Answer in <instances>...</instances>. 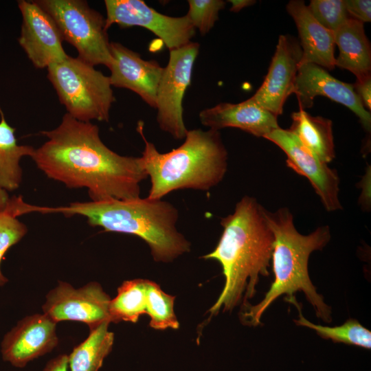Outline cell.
<instances>
[{
  "mask_svg": "<svg viewBox=\"0 0 371 371\" xmlns=\"http://www.w3.org/2000/svg\"><path fill=\"white\" fill-rule=\"evenodd\" d=\"M32 159L47 177L70 188H86L93 201L139 197L148 176L140 157L122 156L101 140L99 128L65 113Z\"/></svg>",
  "mask_w": 371,
  "mask_h": 371,
  "instance_id": "obj_1",
  "label": "cell"
},
{
  "mask_svg": "<svg viewBox=\"0 0 371 371\" xmlns=\"http://www.w3.org/2000/svg\"><path fill=\"white\" fill-rule=\"evenodd\" d=\"M223 232L215 249L203 256L218 261L225 284L209 311L216 314L232 311L256 293L260 276H267L271 266L274 237L265 215V208L250 196H244L233 213L221 218Z\"/></svg>",
  "mask_w": 371,
  "mask_h": 371,
  "instance_id": "obj_2",
  "label": "cell"
},
{
  "mask_svg": "<svg viewBox=\"0 0 371 371\" xmlns=\"http://www.w3.org/2000/svg\"><path fill=\"white\" fill-rule=\"evenodd\" d=\"M265 215L274 237L271 258L274 280L260 302L242 308V322L250 326L260 324L261 316L278 297L286 295L284 300L287 302L298 291L304 293L318 318L331 322V308L317 293L308 271L311 254L322 250L330 241V227L321 226L304 235L295 227L293 214L288 207H280L275 212L265 209Z\"/></svg>",
  "mask_w": 371,
  "mask_h": 371,
  "instance_id": "obj_3",
  "label": "cell"
},
{
  "mask_svg": "<svg viewBox=\"0 0 371 371\" xmlns=\"http://www.w3.org/2000/svg\"><path fill=\"white\" fill-rule=\"evenodd\" d=\"M46 213L81 215L90 225L106 232L137 236L148 244L156 262H172L190 250V242L177 227L178 210L162 199L74 202L65 207H47Z\"/></svg>",
  "mask_w": 371,
  "mask_h": 371,
  "instance_id": "obj_4",
  "label": "cell"
},
{
  "mask_svg": "<svg viewBox=\"0 0 371 371\" xmlns=\"http://www.w3.org/2000/svg\"><path fill=\"white\" fill-rule=\"evenodd\" d=\"M143 126L139 122L137 130L145 144L140 157L150 181L148 198L161 199L183 189L208 191L223 179L228 154L219 131L188 130L179 147L161 153L146 139Z\"/></svg>",
  "mask_w": 371,
  "mask_h": 371,
  "instance_id": "obj_5",
  "label": "cell"
},
{
  "mask_svg": "<svg viewBox=\"0 0 371 371\" xmlns=\"http://www.w3.org/2000/svg\"><path fill=\"white\" fill-rule=\"evenodd\" d=\"M79 57L47 67V78L67 113L82 122H108L115 96L109 77Z\"/></svg>",
  "mask_w": 371,
  "mask_h": 371,
  "instance_id": "obj_6",
  "label": "cell"
},
{
  "mask_svg": "<svg viewBox=\"0 0 371 371\" xmlns=\"http://www.w3.org/2000/svg\"><path fill=\"white\" fill-rule=\"evenodd\" d=\"M54 20L63 40L73 45L78 56L89 64L113 63L105 19L82 0L34 1Z\"/></svg>",
  "mask_w": 371,
  "mask_h": 371,
  "instance_id": "obj_7",
  "label": "cell"
},
{
  "mask_svg": "<svg viewBox=\"0 0 371 371\" xmlns=\"http://www.w3.org/2000/svg\"><path fill=\"white\" fill-rule=\"evenodd\" d=\"M199 45L190 42L170 50L156 93L157 122L161 130L175 139L185 138L188 129L183 117V98L190 86Z\"/></svg>",
  "mask_w": 371,
  "mask_h": 371,
  "instance_id": "obj_8",
  "label": "cell"
},
{
  "mask_svg": "<svg viewBox=\"0 0 371 371\" xmlns=\"http://www.w3.org/2000/svg\"><path fill=\"white\" fill-rule=\"evenodd\" d=\"M105 27L139 26L158 36L169 50L191 42L195 29L186 15L170 16L157 12L142 0H105Z\"/></svg>",
  "mask_w": 371,
  "mask_h": 371,
  "instance_id": "obj_9",
  "label": "cell"
},
{
  "mask_svg": "<svg viewBox=\"0 0 371 371\" xmlns=\"http://www.w3.org/2000/svg\"><path fill=\"white\" fill-rule=\"evenodd\" d=\"M286 154V166L306 177L324 208L334 212L342 208L339 199V178L335 169L321 161L289 129L279 127L264 137Z\"/></svg>",
  "mask_w": 371,
  "mask_h": 371,
  "instance_id": "obj_10",
  "label": "cell"
},
{
  "mask_svg": "<svg viewBox=\"0 0 371 371\" xmlns=\"http://www.w3.org/2000/svg\"><path fill=\"white\" fill-rule=\"evenodd\" d=\"M111 299L97 282H90L75 289L71 284L60 282L46 296L43 313L54 322L78 321L90 327L103 322H111Z\"/></svg>",
  "mask_w": 371,
  "mask_h": 371,
  "instance_id": "obj_11",
  "label": "cell"
},
{
  "mask_svg": "<svg viewBox=\"0 0 371 371\" xmlns=\"http://www.w3.org/2000/svg\"><path fill=\"white\" fill-rule=\"evenodd\" d=\"M18 6L23 19L19 43L34 66L47 68L65 59L68 54L52 17L34 1L20 0Z\"/></svg>",
  "mask_w": 371,
  "mask_h": 371,
  "instance_id": "obj_12",
  "label": "cell"
},
{
  "mask_svg": "<svg viewBox=\"0 0 371 371\" xmlns=\"http://www.w3.org/2000/svg\"><path fill=\"white\" fill-rule=\"evenodd\" d=\"M302 58L300 43L289 35H280L265 80L251 98L276 116L282 113L288 97L293 93Z\"/></svg>",
  "mask_w": 371,
  "mask_h": 371,
  "instance_id": "obj_13",
  "label": "cell"
},
{
  "mask_svg": "<svg viewBox=\"0 0 371 371\" xmlns=\"http://www.w3.org/2000/svg\"><path fill=\"white\" fill-rule=\"evenodd\" d=\"M293 93L300 109L304 110L313 106L317 96L327 97L340 103L355 113L363 128L370 131V113L363 106L353 85L339 80L317 65L304 63L300 65Z\"/></svg>",
  "mask_w": 371,
  "mask_h": 371,
  "instance_id": "obj_14",
  "label": "cell"
},
{
  "mask_svg": "<svg viewBox=\"0 0 371 371\" xmlns=\"http://www.w3.org/2000/svg\"><path fill=\"white\" fill-rule=\"evenodd\" d=\"M56 323L45 314H34L21 319L4 337L1 344L3 359L12 365L24 367L56 346Z\"/></svg>",
  "mask_w": 371,
  "mask_h": 371,
  "instance_id": "obj_15",
  "label": "cell"
},
{
  "mask_svg": "<svg viewBox=\"0 0 371 371\" xmlns=\"http://www.w3.org/2000/svg\"><path fill=\"white\" fill-rule=\"evenodd\" d=\"M113 63L109 68L112 87L124 88L137 93L155 109L157 87L164 67L155 60H146L120 43L111 42Z\"/></svg>",
  "mask_w": 371,
  "mask_h": 371,
  "instance_id": "obj_16",
  "label": "cell"
},
{
  "mask_svg": "<svg viewBox=\"0 0 371 371\" xmlns=\"http://www.w3.org/2000/svg\"><path fill=\"white\" fill-rule=\"evenodd\" d=\"M277 117L251 98L236 104L221 102L199 113L201 123L209 128L233 127L262 137L280 127Z\"/></svg>",
  "mask_w": 371,
  "mask_h": 371,
  "instance_id": "obj_17",
  "label": "cell"
},
{
  "mask_svg": "<svg viewBox=\"0 0 371 371\" xmlns=\"http://www.w3.org/2000/svg\"><path fill=\"white\" fill-rule=\"evenodd\" d=\"M286 10L297 28L302 50L300 65L313 63L324 69H333L336 59L333 32L314 18L304 1H290Z\"/></svg>",
  "mask_w": 371,
  "mask_h": 371,
  "instance_id": "obj_18",
  "label": "cell"
},
{
  "mask_svg": "<svg viewBox=\"0 0 371 371\" xmlns=\"http://www.w3.org/2000/svg\"><path fill=\"white\" fill-rule=\"evenodd\" d=\"M333 36L339 50L335 67L350 71L357 80L370 76L371 48L363 23L350 18L333 32Z\"/></svg>",
  "mask_w": 371,
  "mask_h": 371,
  "instance_id": "obj_19",
  "label": "cell"
},
{
  "mask_svg": "<svg viewBox=\"0 0 371 371\" xmlns=\"http://www.w3.org/2000/svg\"><path fill=\"white\" fill-rule=\"evenodd\" d=\"M290 131L301 143L321 161L328 164L335 157V144L330 120L312 116L304 109L291 115Z\"/></svg>",
  "mask_w": 371,
  "mask_h": 371,
  "instance_id": "obj_20",
  "label": "cell"
},
{
  "mask_svg": "<svg viewBox=\"0 0 371 371\" xmlns=\"http://www.w3.org/2000/svg\"><path fill=\"white\" fill-rule=\"evenodd\" d=\"M110 322L90 327L88 337L68 356L71 371H98L111 352L114 335L108 330Z\"/></svg>",
  "mask_w": 371,
  "mask_h": 371,
  "instance_id": "obj_21",
  "label": "cell"
},
{
  "mask_svg": "<svg viewBox=\"0 0 371 371\" xmlns=\"http://www.w3.org/2000/svg\"><path fill=\"white\" fill-rule=\"evenodd\" d=\"M0 115V186L6 191H13L22 181L21 159L25 156L32 157L34 148L19 145L15 128L8 124L1 109Z\"/></svg>",
  "mask_w": 371,
  "mask_h": 371,
  "instance_id": "obj_22",
  "label": "cell"
},
{
  "mask_svg": "<svg viewBox=\"0 0 371 371\" xmlns=\"http://www.w3.org/2000/svg\"><path fill=\"white\" fill-rule=\"evenodd\" d=\"M148 280H126L119 286L116 297L111 300L109 304L111 322L135 323L140 315L146 314Z\"/></svg>",
  "mask_w": 371,
  "mask_h": 371,
  "instance_id": "obj_23",
  "label": "cell"
},
{
  "mask_svg": "<svg viewBox=\"0 0 371 371\" xmlns=\"http://www.w3.org/2000/svg\"><path fill=\"white\" fill-rule=\"evenodd\" d=\"M37 211L38 206L25 203L21 195L9 198L0 211V286L8 281L1 271V260L9 248L17 243L27 231L25 225L17 217Z\"/></svg>",
  "mask_w": 371,
  "mask_h": 371,
  "instance_id": "obj_24",
  "label": "cell"
},
{
  "mask_svg": "<svg viewBox=\"0 0 371 371\" xmlns=\"http://www.w3.org/2000/svg\"><path fill=\"white\" fill-rule=\"evenodd\" d=\"M288 302L294 304L298 310V319H294L297 325L310 328L315 330L322 338L330 339L333 342L370 349L371 332L357 319L350 318L342 325L333 327L313 324L302 315L301 306L297 302L295 297Z\"/></svg>",
  "mask_w": 371,
  "mask_h": 371,
  "instance_id": "obj_25",
  "label": "cell"
},
{
  "mask_svg": "<svg viewBox=\"0 0 371 371\" xmlns=\"http://www.w3.org/2000/svg\"><path fill=\"white\" fill-rule=\"evenodd\" d=\"M146 312L150 326L156 330L177 329L179 322L174 312L175 296L164 292L159 284L148 280Z\"/></svg>",
  "mask_w": 371,
  "mask_h": 371,
  "instance_id": "obj_26",
  "label": "cell"
},
{
  "mask_svg": "<svg viewBox=\"0 0 371 371\" xmlns=\"http://www.w3.org/2000/svg\"><path fill=\"white\" fill-rule=\"evenodd\" d=\"M307 7L314 18L332 32L351 18L344 0H311Z\"/></svg>",
  "mask_w": 371,
  "mask_h": 371,
  "instance_id": "obj_27",
  "label": "cell"
},
{
  "mask_svg": "<svg viewBox=\"0 0 371 371\" xmlns=\"http://www.w3.org/2000/svg\"><path fill=\"white\" fill-rule=\"evenodd\" d=\"M189 10L186 14L194 29L205 35L214 27L218 13L225 5L222 0H189Z\"/></svg>",
  "mask_w": 371,
  "mask_h": 371,
  "instance_id": "obj_28",
  "label": "cell"
},
{
  "mask_svg": "<svg viewBox=\"0 0 371 371\" xmlns=\"http://www.w3.org/2000/svg\"><path fill=\"white\" fill-rule=\"evenodd\" d=\"M344 1L351 18L362 23L371 21L370 0H344Z\"/></svg>",
  "mask_w": 371,
  "mask_h": 371,
  "instance_id": "obj_29",
  "label": "cell"
},
{
  "mask_svg": "<svg viewBox=\"0 0 371 371\" xmlns=\"http://www.w3.org/2000/svg\"><path fill=\"white\" fill-rule=\"evenodd\" d=\"M354 89L366 109H371V75L356 80Z\"/></svg>",
  "mask_w": 371,
  "mask_h": 371,
  "instance_id": "obj_30",
  "label": "cell"
},
{
  "mask_svg": "<svg viewBox=\"0 0 371 371\" xmlns=\"http://www.w3.org/2000/svg\"><path fill=\"white\" fill-rule=\"evenodd\" d=\"M361 183H362V192L361 194L360 203L362 207H366V210L370 207V169L367 170V172L362 179Z\"/></svg>",
  "mask_w": 371,
  "mask_h": 371,
  "instance_id": "obj_31",
  "label": "cell"
},
{
  "mask_svg": "<svg viewBox=\"0 0 371 371\" xmlns=\"http://www.w3.org/2000/svg\"><path fill=\"white\" fill-rule=\"evenodd\" d=\"M68 356L59 355L49 361L43 371H67Z\"/></svg>",
  "mask_w": 371,
  "mask_h": 371,
  "instance_id": "obj_32",
  "label": "cell"
},
{
  "mask_svg": "<svg viewBox=\"0 0 371 371\" xmlns=\"http://www.w3.org/2000/svg\"><path fill=\"white\" fill-rule=\"evenodd\" d=\"M232 6L230 10L234 12H239L244 8L248 7L256 3V1L252 0H230Z\"/></svg>",
  "mask_w": 371,
  "mask_h": 371,
  "instance_id": "obj_33",
  "label": "cell"
},
{
  "mask_svg": "<svg viewBox=\"0 0 371 371\" xmlns=\"http://www.w3.org/2000/svg\"><path fill=\"white\" fill-rule=\"evenodd\" d=\"M9 198L7 191L0 186V211L4 208Z\"/></svg>",
  "mask_w": 371,
  "mask_h": 371,
  "instance_id": "obj_34",
  "label": "cell"
}]
</instances>
